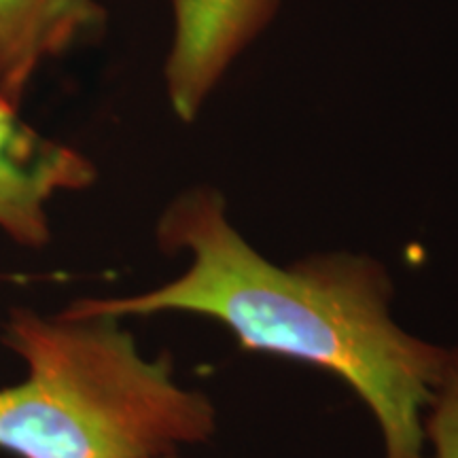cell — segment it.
<instances>
[{"label":"cell","instance_id":"6da1fadb","mask_svg":"<svg viewBox=\"0 0 458 458\" xmlns=\"http://www.w3.org/2000/svg\"><path fill=\"white\" fill-rule=\"evenodd\" d=\"M157 242L191 257L179 278L139 295L74 301L62 317L210 318L246 352L300 360L342 380L374 418L385 458H433L425 414L448 348L394 320L385 263L352 250L272 263L238 232L210 185L189 187L165 206Z\"/></svg>","mask_w":458,"mask_h":458},{"label":"cell","instance_id":"7a4b0ae2","mask_svg":"<svg viewBox=\"0 0 458 458\" xmlns=\"http://www.w3.org/2000/svg\"><path fill=\"white\" fill-rule=\"evenodd\" d=\"M114 317L13 310L3 342L28 365L0 388V450L20 458H159L216 431L210 397L147 359Z\"/></svg>","mask_w":458,"mask_h":458},{"label":"cell","instance_id":"3957f363","mask_svg":"<svg viewBox=\"0 0 458 458\" xmlns=\"http://www.w3.org/2000/svg\"><path fill=\"white\" fill-rule=\"evenodd\" d=\"M94 179L88 157L32 130L0 91V227L15 242H47L49 199L89 187Z\"/></svg>","mask_w":458,"mask_h":458},{"label":"cell","instance_id":"277c9868","mask_svg":"<svg viewBox=\"0 0 458 458\" xmlns=\"http://www.w3.org/2000/svg\"><path fill=\"white\" fill-rule=\"evenodd\" d=\"M105 11L94 0H0V91L13 105L47 62L96 30Z\"/></svg>","mask_w":458,"mask_h":458},{"label":"cell","instance_id":"5b68a950","mask_svg":"<svg viewBox=\"0 0 458 458\" xmlns=\"http://www.w3.org/2000/svg\"><path fill=\"white\" fill-rule=\"evenodd\" d=\"M425 435L433 458H458V346L448 348L425 414Z\"/></svg>","mask_w":458,"mask_h":458},{"label":"cell","instance_id":"8992f818","mask_svg":"<svg viewBox=\"0 0 458 458\" xmlns=\"http://www.w3.org/2000/svg\"><path fill=\"white\" fill-rule=\"evenodd\" d=\"M193 3H198V0H172V4H174V9L187 7V4H193Z\"/></svg>","mask_w":458,"mask_h":458},{"label":"cell","instance_id":"52a82bcc","mask_svg":"<svg viewBox=\"0 0 458 458\" xmlns=\"http://www.w3.org/2000/svg\"><path fill=\"white\" fill-rule=\"evenodd\" d=\"M159 458H179L176 454H168V456H159Z\"/></svg>","mask_w":458,"mask_h":458}]
</instances>
